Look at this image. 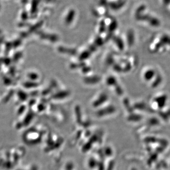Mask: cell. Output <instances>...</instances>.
I'll use <instances>...</instances> for the list:
<instances>
[{
    "label": "cell",
    "mask_w": 170,
    "mask_h": 170,
    "mask_svg": "<svg viewBox=\"0 0 170 170\" xmlns=\"http://www.w3.org/2000/svg\"><path fill=\"white\" fill-rule=\"evenodd\" d=\"M99 81V78L98 77H92L87 78L86 82L87 83H96Z\"/></svg>",
    "instance_id": "1"
},
{
    "label": "cell",
    "mask_w": 170,
    "mask_h": 170,
    "mask_svg": "<svg viewBox=\"0 0 170 170\" xmlns=\"http://www.w3.org/2000/svg\"><path fill=\"white\" fill-rule=\"evenodd\" d=\"M67 95V93L65 92H61L59 94H58L57 95H55V97L56 98H60V97H63L65 96H66Z\"/></svg>",
    "instance_id": "2"
}]
</instances>
